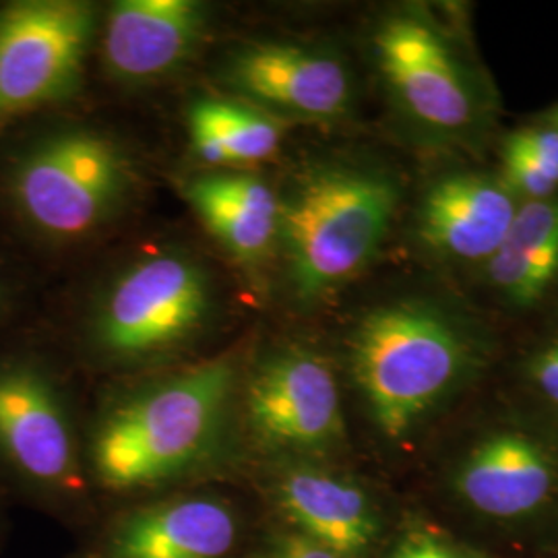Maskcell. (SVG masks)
I'll return each instance as SVG.
<instances>
[{"mask_svg": "<svg viewBox=\"0 0 558 558\" xmlns=\"http://www.w3.org/2000/svg\"><path fill=\"white\" fill-rule=\"evenodd\" d=\"M486 356L478 323L442 300L383 304L362 317L350 338L352 377L391 442L410 439L456 398Z\"/></svg>", "mask_w": 558, "mask_h": 558, "instance_id": "6da1fadb", "label": "cell"}, {"mask_svg": "<svg viewBox=\"0 0 558 558\" xmlns=\"http://www.w3.org/2000/svg\"><path fill=\"white\" fill-rule=\"evenodd\" d=\"M281 199L279 239L296 299L311 304L359 278L398 218V180L354 161L311 166Z\"/></svg>", "mask_w": 558, "mask_h": 558, "instance_id": "7a4b0ae2", "label": "cell"}, {"mask_svg": "<svg viewBox=\"0 0 558 558\" xmlns=\"http://www.w3.org/2000/svg\"><path fill=\"white\" fill-rule=\"evenodd\" d=\"M232 389L234 364L218 359L126 399L96 433L94 465L101 484L133 490L193 468L218 439Z\"/></svg>", "mask_w": 558, "mask_h": 558, "instance_id": "3957f363", "label": "cell"}, {"mask_svg": "<svg viewBox=\"0 0 558 558\" xmlns=\"http://www.w3.org/2000/svg\"><path fill=\"white\" fill-rule=\"evenodd\" d=\"M375 59L401 117L439 147L478 145L497 101L478 62L426 9H403L375 34Z\"/></svg>", "mask_w": 558, "mask_h": 558, "instance_id": "277c9868", "label": "cell"}, {"mask_svg": "<svg viewBox=\"0 0 558 558\" xmlns=\"http://www.w3.org/2000/svg\"><path fill=\"white\" fill-rule=\"evenodd\" d=\"M129 180L119 147L98 133L64 129L29 141L4 177L17 220L36 236L73 242L119 205Z\"/></svg>", "mask_w": 558, "mask_h": 558, "instance_id": "5b68a950", "label": "cell"}, {"mask_svg": "<svg viewBox=\"0 0 558 558\" xmlns=\"http://www.w3.org/2000/svg\"><path fill=\"white\" fill-rule=\"evenodd\" d=\"M96 29L75 0L0 7V124L66 98L77 87Z\"/></svg>", "mask_w": 558, "mask_h": 558, "instance_id": "8992f818", "label": "cell"}, {"mask_svg": "<svg viewBox=\"0 0 558 558\" xmlns=\"http://www.w3.org/2000/svg\"><path fill=\"white\" fill-rule=\"evenodd\" d=\"M211 283L197 260L158 253L120 274L100 304L96 333L122 359L177 348L195 336L211 311Z\"/></svg>", "mask_w": 558, "mask_h": 558, "instance_id": "52a82bcc", "label": "cell"}, {"mask_svg": "<svg viewBox=\"0 0 558 558\" xmlns=\"http://www.w3.org/2000/svg\"><path fill=\"white\" fill-rule=\"evenodd\" d=\"M0 465L44 497L81 488L66 403L57 380L34 360H0Z\"/></svg>", "mask_w": 558, "mask_h": 558, "instance_id": "ba28073f", "label": "cell"}, {"mask_svg": "<svg viewBox=\"0 0 558 558\" xmlns=\"http://www.w3.org/2000/svg\"><path fill=\"white\" fill-rule=\"evenodd\" d=\"M246 414L260 442L278 451L327 453L345 437L336 373L306 348H283L260 362L246 387Z\"/></svg>", "mask_w": 558, "mask_h": 558, "instance_id": "9c48e42d", "label": "cell"}, {"mask_svg": "<svg viewBox=\"0 0 558 558\" xmlns=\"http://www.w3.org/2000/svg\"><path fill=\"white\" fill-rule=\"evenodd\" d=\"M451 486L482 518H532L557 499L558 449L523 426H495L463 449Z\"/></svg>", "mask_w": 558, "mask_h": 558, "instance_id": "30bf717a", "label": "cell"}, {"mask_svg": "<svg viewBox=\"0 0 558 558\" xmlns=\"http://www.w3.org/2000/svg\"><path fill=\"white\" fill-rule=\"evenodd\" d=\"M521 201L499 174L453 170L433 180L420 197L416 236L449 265H486L499 251Z\"/></svg>", "mask_w": 558, "mask_h": 558, "instance_id": "8fae6325", "label": "cell"}, {"mask_svg": "<svg viewBox=\"0 0 558 558\" xmlns=\"http://www.w3.org/2000/svg\"><path fill=\"white\" fill-rule=\"evenodd\" d=\"M230 81L242 94L300 119H339L352 104L343 60L306 46H253L232 60Z\"/></svg>", "mask_w": 558, "mask_h": 558, "instance_id": "7c38bea8", "label": "cell"}, {"mask_svg": "<svg viewBox=\"0 0 558 558\" xmlns=\"http://www.w3.org/2000/svg\"><path fill=\"white\" fill-rule=\"evenodd\" d=\"M203 29L205 9L195 0H122L106 21L104 60L119 80H160L193 54Z\"/></svg>", "mask_w": 558, "mask_h": 558, "instance_id": "4fadbf2b", "label": "cell"}, {"mask_svg": "<svg viewBox=\"0 0 558 558\" xmlns=\"http://www.w3.org/2000/svg\"><path fill=\"white\" fill-rule=\"evenodd\" d=\"M279 509L304 538L338 558H368L379 542V515L356 482L311 463L281 472Z\"/></svg>", "mask_w": 558, "mask_h": 558, "instance_id": "5bb4252c", "label": "cell"}, {"mask_svg": "<svg viewBox=\"0 0 558 558\" xmlns=\"http://www.w3.org/2000/svg\"><path fill=\"white\" fill-rule=\"evenodd\" d=\"M239 521L221 500H166L117 525L106 558H228Z\"/></svg>", "mask_w": 558, "mask_h": 558, "instance_id": "9a60e30c", "label": "cell"}, {"mask_svg": "<svg viewBox=\"0 0 558 558\" xmlns=\"http://www.w3.org/2000/svg\"><path fill=\"white\" fill-rule=\"evenodd\" d=\"M184 195L205 228L240 263H259L278 242L281 199L257 177L205 174L191 180Z\"/></svg>", "mask_w": 558, "mask_h": 558, "instance_id": "2e32d148", "label": "cell"}, {"mask_svg": "<svg viewBox=\"0 0 558 558\" xmlns=\"http://www.w3.org/2000/svg\"><path fill=\"white\" fill-rule=\"evenodd\" d=\"M484 271L495 294L518 311L536 308L558 290V195L521 203Z\"/></svg>", "mask_w": 558, "mask_h": 558, "instance_id": "e0dca14e", "label": "cell"}, {"mask_svg": "<svg viewBox=\"0 0 558 558\" xmlns=\"http://www.w3.org/2000/svg\"><path fill=\"white\" fill-rule=\"evenodd\" d=\"M191 141L207 166H246L269 160L281 145L278 120L236 101L203 100L191 110Z\"/></svg>", "mask_w": 558, "mask_h": 558, "instance_id": "ac0fdd59", "label": "cell"}, {"mask_svg": "<svg viewBox=\"0 0 558 558\" xmlns=\"http://www.w3.org/2000/svg\"><path fill=\"white\" fill-rule=\"evenodd\" d=\"M391 558H482L433 530H412L399 539Z\"/></svg>", "mask_w": 558, "mask_h": 558, "instance_id": "d6986e66", "label": "cell"}, {"mask_svg": "<svg viewBox=\"0 0 558 558\" xmlns=\"http://www.w3.org/2000/svg\"><path fill=\"white\" fill-rule=\"evenodd\" d=\"M525 373L542 401L558 412V338L546 341L532 354Z\"/></svg>", "mask_w": 558, "mask_h": 558, "instance_id": "ffe728a7", "label": "cell"}, {"mask_svg": "<svg viewBox=\"0 0 558 558\" xmlns=\"http://www.w3.org/2000/svg\"><path fill=\"white\" fill-rule=\"evenodd\" d=\"M509 140L515 141L521 149H525L532 158L546 166L558 174V129L553 124H536L525 126L509 135Z\"/></svg>", "mask_w": 558, "mask_h": 558, "instance_id": "44dd1931", "label": "cell"}, {"mask_svg": "<svg viewBox=\"0 0 558 558\" xmlns=\"http://www.w3.org/2000/svg\"><path fill=\"white\" fill-rule=\"evenodd\" d=\"M267 558H338L331 555L329 550H325L319 544H315L313 539L304 538L299 532L288 534L283 538H279L278 544L274 546V550L267 555Z\"/></svg>", "mask_w": 558, "mask_h": 558, "instance_id": "7402d4cb", "label": "cell"}, {"mask_svg": "<svg viewBox=\"0 0 558 558\" xmlns=\"http://www.w3.org/2000/svg\"><path fill=\"white\" fill-rule=\"evenodd\" d=\"M2 302H4V288H2V281H0V308H2Z\"/></svg>", "mask_w": 558, "mask_h": 558, "instance_id": "603a6c76", "label": "cell"}]
</instances>
